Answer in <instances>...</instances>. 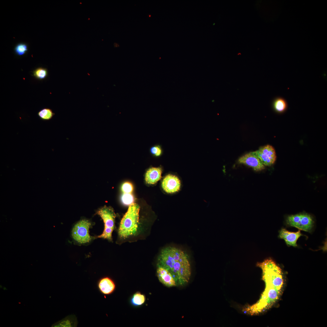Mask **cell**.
Returning <instances> with one entry per match:
<instances>
[{"mask_svg":"<svg viewBox=\"0 0 327 327\" xmlns=\"http://www.w3.org/2000/svg\"><path fill=\"white\" fill-rule=\"evenodd\" d=\"M33 76L39 80L45 79L48 75L47 69L45 68L38 67L36 68L33 71Z\"/></svg>","mask_w":327,"mask_h":327,"instance_id":"cell-17","label":"cell"},{"mask_svg":"<svg viewBox=\"0 0 327 327\" xmlns=\"http://www.w3.org/2000/svg\"><path fill=\"white\" fill-rule=\"evenodd\" d=\"M162 168L152 167L149 169L146 172L145 176L146 182L150 184H154L159 180L161 178Z\"/></svg>","mask_w":327,"mask_h":327,"instance_id":"cell-13","label":"cell"},{"mask_svg":"<svg viewBox=\"0 0 327 327\" xmlns=\"http://www.w3.org/2000/svg\"><path fill=\"white\" fill-rule=\"evenodd\" d=\"M161 185L163 189L166 192L168 193H174L180 190L181 181L177 176L168 174L163 179Z\"/></svg>","mask_w":327,"mask_h":327,"instance_id":"cell-9","label":"cell"},{"mask_svg":"<svg viewBox=\"0 0 327 327\" xmlns=\"http://www.w3.org/2000/svg\"><path fill=\"white\" fill-rule=\"evenodd\" d=\"M98 214L103 219L104 225V228L103 233L97 236L98 238L107 239L112 240V234L115 227V214L112 208L105 206L100 209L97 212Z\"/></svg>","mask_w":327,"mask_h":327,"instance_id":"cell-4","label":"cell"},{"mask_svg":"<svg viewBox=\"0 0 327 327\" xmlns=\"http://www.w3.org/2000/svg\"><path fill=\"white\" fill-rule=\"evenodd\" d=\"M238 162L252 167L256 171H259L265 168V166L256 155L255 152L247 153L240 157Z\"/></svg>","mask_w":327,"mask_h":327,"instance_id":"cell-8","label":"cell"},{"mask_svg":"<svg viewBox=\"0 0 327 327\" xmlns=\"http://www.w3.org/2000/svg\"><path fill=\"white\" fill-rule=\"evenodd\" d=\"M302 235L300 230L295 232H291L284 228H282L279 231V236L285 240L287 245L296 247L297 246L298 239Z\"/></svg>","mask_w":327,"mask_h":327,"instance_id":"cell-11","label":"cell"},{"mask_svg":"<svg viewBox=\"0 0 327 327\" xmlns=\"http://www.w3.org/2000/svg\"><path fill=\"white\" fill-rule=\"evenodd\" d=\"M257 265L262 270L265 288L259 300L245 309L247 313L252 315L258 314L270 308L279 299L283 285L282 269L273 260L266 259Z\"/></svg>","mask_w":327,"mask_h":327,"instance_id":"cell-1","label":"cell"},{"mask_svg":"<svg viewBox=\"0 0 327 327\" xmlns=\"http://www.w3.org/2000/svg\"><path fill=\"white\" fill-rule=\"evenodd\" d=\"M121 190L123 193H131L133 190V187L130 183H124L121 186Z\"/></svg>","mask_w":327,"mask_h":327,"instance_id":"cell-21","label":"cell"},{"mask_svg":"<svg viewBox=\"0 0 327 327\" xmlns=\"http://www.w3.org/2000/svg\"><path fill=\"white\" fill-rule=\"evenodd\" d=\"M140 210V206L137 203L130 205L120 223L118 234L120 238L124 239L136 234L138 227Z\"/></svg>","mask_w":327,"mask_h":327,"instance_id":"cell-3","label":"cell"},{"mask_svg":"<svg viewBox=\"0 0 327 327\" xmlns=\"http://www.w3.org/2000/svg\"><path fill=\"white\" fill-rule=\"evenodd\" d=\"M28 50L27 44L24 43H20L17 44L14 48V51L17 55L21 56L25 54Z\"/></svg>","mask_w":327,"mask_h":327,"instance_id":"cell-19","label":"cell"},{"mask_svg":"<svg viewBox=\"0 0 327 327\" xmlns=\"http://www.w3.org/2000/svg\"><path fill=\"white\" fill-rule=\"evenodd\" d=\"M157 272L159 280L163 285L169 287L177 286L174 278L167 270L157 266Z\"/></svg>","mask_w":327,"mask_h":327,"instance_id":"cell-10","label":"cell"},{"mask_svg":"<svg viewBox=\"0 0 327 327\" xmlns=\"http://www.w3.org/2000/svg\"><path fill=\"white\" fill-rule=\"evenodd\" d=\"M98 288L100 292L104 295H109L114 290L116 286L113 281L108 277L100 279L98 282Z\"/></svg>","mask_w":327,"mask_h":327,"instance_id":"cell-12","label":"cell"},{"mask_svg":"<svg viewBox=\"0 0 327 327\" xmlns=\"http://www.w3.org/2000/svg\"><path fill=\"white\" fill-rule=\"evenodd\" d=\"M150 153L156 157L160 156L162 153V150L159 145H155L151 147L150 149Z\"/></svg>","mask_w":327,"mask_h":327,"instance_id":"cell-22","label":"cell"},{"mask_svg":"<svg viewBox=\"0 0 327 327\" xmlns=\"http://www.w3.org/2000/svg\"><path fill=\"white\" fill-rule=\"evenodd\" d=\"M121 201L125 205H130L134 203V198L131 193H123L121 197Z\"/></svg>","mask_w":327,"mask_h":327,"instance_id":"cell-20","label":"cell"},{"mask_svg":"<svg viewBox=\"0 0 327 327\" xmlns=\"http://www.w3.org/2000/svg\"><path fill=\"white\" fill-rule=\"evenodd\" d=\"M77 324V321L76 316L74 315H71L66 317L61 320L53 324L52 327H76Z\"/></svg>","mask_w":327,"mask_h":327,"instance_id":"cell-14","label":"cell"},{"mask_svg":"<svg viewBox=\"0 0 327 327\" xmlns=\"http://www.w3.org/2000/svg\"><path fill=\"white\" fill-rule=\"evenodd\" d=\"M114 47H118L119 46V45L118 44H117L116 43H114Z\"/></svg>","mask_w":327,"mask_h":327,"instance_id":"cell-23","label":"cell"},{"mask_svg":"<svg viewBox=\"0 0 327 327\" xmlns=\"http://www.w3.org/2000/svg\"><path fill=\"white\" fill-rule=\"evenodd\" d=\"M91 225V223L86 220H82L79 221L72 229V235L73 238L81 244L90 242L92 239L89 233V229Z\"/></svg>","mask_w":327,"mask_h":327,"instance_id":"cell-6","label":"cell"},{"mask_svg":"<svg viewBox=\"0 0 327 327\" xmlns=\"http://www.w3.org/2000/svg\"><path fill=\"white\" fill-rule=\"evenodd\" d=\"M145 301V296L138 292L134 295L131 300L132 304L135 306L141 305L144 303Z\"/></svg>","mask_w":327,"mask_h":327,"instance_id":"cell-18","label":"cell"},{"mask_svg":"<svg viewBox=\"0 0 327 327\" xmlns=\"http://www.w3.org/2000/svg\"><path fill=\"white\" fill-rule=\"evenodd\" d=\"M157 266L166 269L171 273L177 286H183L190 280L191 271L189 257L180 249L172 246L163 249L158 258Z\"/></svg>","mask_w":327,"mask_h":327,"instance_id":"cell-2","label":"cell"},{"mask_svg":"<svg viewBox=\"0 0 327 327\" xmlns=\"http://www.w3.org/2000/svg\"><path fill=\"white\" fill-rule=\"evenodd\" d=\"M54 114L51 109L48 108H43L38 113L39 117L41 120L45 121L51 119Z\"/></svg>","mask_w":327,"mask_h":327,"instance_id":"cell-16","label":"cell"},{"mask_svg":"<svg viewBox=\"0 0 327 327\" xmlns=\"http://www.w3.org/2000/svg\"><path fill=\"white\" fill-rule=\"evenodd\" d=\"M287 103L286 101L281 97H277L272 102V106L274 110L279 113L284 112L287 108Z\"/></svg>","mask_w":327,"mask_h":327,"instance_id":"cell-15","label":"cell"},{"mask_svg":"<svg viewBox=\"0 0 327 327\" xmlns=\"http://www.w3.org/2000/svg\"><path fill=\"white\" fill-rule=\"evenodd\" d=\"M286 221L288 226L308 232L311 231L314 223L313 217L306 213L289 216Z\"/></svg>","mask_w":327,"mask_h":327,"instance_id":"cell-5","label":"cell"},{"mask_svg":"<svg viewBox=\"0 0 327 327\" xmlns=\"http://www.w3.org/2000/svg\"><path fill=\"white\" fill-rule=\"evenodd\" d=\"M255 152L264 165L270 166L276 160L275 150L271 145H268L263 146Z\"/></svg>","mask_w":327,"mask_h":327,"instance_id":"cell-7","label":"cell"}]
</instances>
